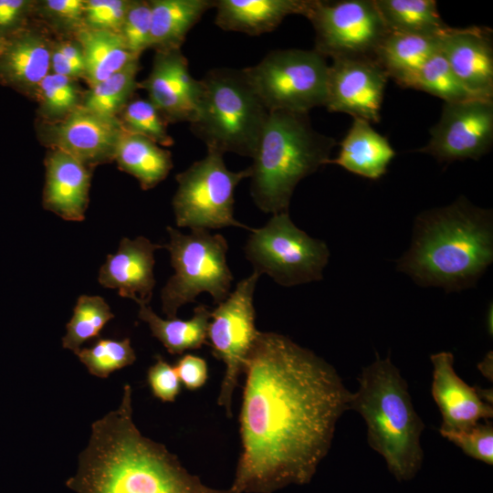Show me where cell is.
Segmentation results:
<instances>
[{"label":"cell","mask_w":493,"mask_h":493,"mask_svg":"<svg viewBox=\"0 0 493 493\" xmlns=\"http://www.w3.org/2000/svg\"><path fill=\"white\" fill-rule=\"evenodd\" d=\"M150 47L156 51L181 49L190 29L215 0H152Z\"/></svg>","instance_id":"obj_25"},{"label":"cell","mask_w":493,"mask_h":493,"mask_svg":"<svg viewBox=\"0 0 493 493\" xmlns=\"http://www.w3.org/2000/svg\"><path fill=\"white\" fill-rule=\"evenodd\" d=\"M311 0H217L215 22L226 31L258 36L290 15L306 16Z\"/></svg>","instance_id":"obj_21"},{"label":"cell","mask_w":493,"mask_h":493,"mask_svg":"<svg viewBox=\"0 0 493 493\" xmlns=\"http://www.w3.org/2000/svg\"><path fill=\"white\" fill-rule=\"evenodd\" d=\"M222 153L207 150V154L176 175L178 188L173 198L175 222L179 227L219 229L236 226L250 229L234 216L235 190L250 177L247 167L227 169Z\"/></svg>","instance_id":"obj_10"},{"label":"cell","mask_w":493,"mask_h":493,"mask_svg":"<svg viewBox=\"0 0 493 493\" xmlns=\"http://www.w3.org/2000/svg\"><path fill=\"white\" fill-rule=\"evenodd\" d=\"M359 388L351 393L349 409L358 412L367 425L370 446L385 459L399 479H410L421 467L420 437L425 424L412 403L408 385L390 357H379L363 368Z\"/></svg>","instance_id":"obj_5"},{"label":"cell","mask_w":493,"mask_h":493,"mask_svg":"<svg viewBox=\"0 0 493 493\" xmlns=\"http://www.w3.org/2000/svg\"><path fill=\"white\" fill-rule=\"evenodd\" d=\"M200 82L191 131L207 150L252 158L269 111L244 68H214Z\"/></svg>","instance_id":"obj_6"},{"label":"cell","mask_w":493,"mask_h":493,"mask_svg":"<svg viewBox=\"0 0 493 493\" xmlns=\"http://www.w3.org/2000/svg\"><path fill=\"white\" fill-rule=\"evenodd\" d=\"M161 247L144 236L122 238L117 252L108 255L100 267L99 282L137 304H149L155 286L154 252Z\"/></svg>","instance_id":"obj_19"},{"label":"cell","mask_w":493,"mask_h":493,"mask_svg":"<svg viewBox=\"0 0 493 493\" xmlns=\"http://www.w3.org/2000/svg\"><path fill=\"white\" fill-rule=\"evenodd\" d=\"M141 86L167 122H190L194 117L201 82L191 75L181 49L156 51L152 70Z\"/></svg>","instance_id":"obj_16"},{"label":"cell","mask_w":493,"mask_h":493,"mask_svg":"<svg viewBox=\"0 0 493 493\" xmlns=\"http://www.w3.org/2000/svg\"><path fill=\"white\" fill-rule=\"evenodd\" d=\"M119 168L140 183L142 189L156 186L166 178L173 168L170 152L142 135L124 128L116 143L114 157Z\"/></svg>","instance_id":"obj_26"},{"label":"cell","mask_w":493,"mask_h":493,"mask_svg":"<svg viewBox=\"0 0 493 493\" xmlns=\"http://www.w3.org/2000/svg\"><path fill=\"white\" fill-rule=\"evenodd\" d=\"M492 260V211L461 196L416 217L411 246L397 269L421 286L460 291L474 287Z\"/></svg>","instance_id":"obj_3"},{"label":"cell","mask_w":493,"mask_h":493,"mask_svg":"<svg viewBox=\"0 0 493 493\" xmlns=\"http://www.w3.org/2000/svg\"><path fill=\"white\" fill-rule=\"evenodd\" d=\"M78 39L84 56V79L90 87L139 59L119 33L83 27L78 31Z\"/></svg>","instance_id":"obj_27"},{"label":"cell","mask_w":493,"mask_h":493,"mask_svg":"<svg viewBox=\"0 0 493 493\" xmlns=\"http://www.w3.org/2000/svg\"><path fill=\"white\" fill-rule=\"evenodd\" d=\"M336 158L328 164H337L354 174L376 180L387 171L395 152L387 138L378 133L367 121L353 119Z\"/></svg>","instance_id":"obj_23"},{"label":"cell","mask_w":493,"mask_h":493,"mask_svg":"<svg viewBox=\"0 0 493 493\" xmlns=\"http://www.w3.org/2000/svg\"><path fill=\"white\" fill-rule=\"evenodd\" d=\"M259 277L253 271L241 279L229 296L211 310L207 340L214 356L226 366L217 404L227 416L232 415L234 392L259 331L256 328L254 307V293Z\"/></svg>","instance_id":"obj_11"},{"label":"cell","mask_w":493,"mask_h":493,"mask_svg":"<svg viewBox=\"0 0 493 493\" xmlns=\"http://www.w3.org/2000/svg\"><path fill=\"white\" fill-rule=\"evenodd\" d=\"M75 354L89 372L99 378H107L111 372L131 365L136 360L129 338L99 339L92 346L80 348Z\"/></svg>","instance_id":"obj_33"},{"label":"cell","mask_w":493,"mask_h":493,"mask_svg":"<svg viewBox=\"0 0 493 493\" xmlns=\"http://www.w3.org/2000/svg\"><path fill=\"white\" fill-rule=\"evenodd\" d=\"M388 33L442 37L446 25L434 0H374Z\"/></svg>","instance_id":"obj_28"},{"label":"cell","mask_w":493,"mask_h":493,"mask_svg":"<svg viewBox=\"0 0 493 493\" xmlns=\"http://www.w3.org/2000/svg\"><path fill=\"white\" fill-rule=\"evenodd\" d=\"M122 131L117 117L102 116L81 105L64 118L40 127L47 146L68 153L88 167L113 159Z\"/></svg>","instance_id":"obj_15"},{"label":"cell","mask_w":493,"mask_h":493,"mask_svg":"<svg viewBox=\"0 0 493 493\" xmlns=\"http://www.w3.org/2000/svg\"><path fill=\"white\" fill-rule=\"evenodd\" d=\"M441 37L388 33L375 50L374 59L403 88H412L427 59L440 49Z\"/></svg>","instance_id":"obj_24"},{"label":"cell","mask_w":493,"mask_h":493,"mask_svg":"<svg viewBox=\"0 0 493 493\" xmlns=\"http://www.w3.org/2000/svg\"><path fill=\"white\" fill-rule=\"evenodd\" d=\"M67 486L76 493H236L206 486L163 444L142 435L133 422L129 383L119 406L91 425Z\"/></svg>","instance_id":"obj_2"},{"label":"cell","mask_w":493,"mask_h":493,"mask_svg":"<svg viewBox=\"0 0 493 493\" xmlns=\"http://www.w3.org/2000/svg\"><path fill=\"white\" fill-rule=\"evenodd\" d=\"M170 240L163 246L170 253L174 270L161 292L162 309L167 319L206 292L214 303L223 302L231 292L234 277L227 265L228 243L221 234L194 229L185 235L167 227Z\"/></svg>","instance_id":"obj_7"},{"label":"cell","mask_w":493,"mask_h":493,"mask_svg":"<svg viewBox=\"0 0 493 493\" xmlns=\"http://www.w3.org/2000/svg\"><path fill=\"white\" fill-rule=\"evenodd\" d=\"M43 206L67 221L84 220L91 173L75 157L52 149L45 159Z\"/></svg>","instance_id":"obj_20"},{"label":"cell","mask_w":493,"mask_h":493,"mask_svg":"<svg viewBox=\"0 0 493 493\" xmlns=\"http://www.w3.org/2000/svg\"><path fill=\"white\" fill-rule=\"evenodd\" d=\"M174 369L183 385L191 391L197 390L205 385L208 379V367L205 359L185 354L181 357Z\"/></svg>","instance_id":"obj_41"},{"label":"cell","mask_w":493,"mask_h":493,"mask_svg":"<svg viewBox=\"0 0 493 493\" xmlns=\"http://www.w3.org/2000/svg\"><path fill=\"white\" fill-rule=\"evenodd\" d=\"M28 6L29 2L25 0H0V30L16 26Z\"/></svg>","instance_id":"obj_42"},{"label":"cell","mask_w":493,"mask_h":493,"mask_svg":"<svg viewBox=\"0 0 493 493\" xmlns=\"http://www.w3.org/2000/svg\"><path fill=\"white\" fill-rule=\"evenodd\" d=\"M131 1L85 0V27L121 32Z\"/></svg>","instance_id":"obj_38"},{"label":"cell","mask_w":493,"mask_h":493,"mask_svg":"<svg viewBox=\"0 0 493 493\" xmlns=\"http://www.w3.org/2000/svg\"><path fill=\"white\" fill-rule=\"evenodd\" d=\"M457 446L467 456L485 462L493 463V424L489 420L478 422L473 427L457 432L441 434Z\"/></svg>","instance_id":"obj_37"},{"label":"cell","mask_w":493,"mask_h":493,"mask_svg":"<svg viewBox=\"0 0 493 493\" xmlns=\"http://www.w3.org/2000/svg\"><path fill=\"white\" fill-rule=\"evenodd\" d=\"M244 70L268 111L309 113L325 106L329 65L314 48L273 50Z\"/></svg>","instance_id":"obj_9"},{"label":"cell","mask_w":493,"mask_h":493,"mask_svg":"<svg viewBox=\"0 0 493 493\" xmlns=\"http://www.w3.org/2000/svg\"><path fill=\"white\" fill-rule=\"evenodd\" d=\"M480 372L488 378L490 381H492V356L490 353L486 356V358L482 361V362L478 365Z\"/></svg>","instance_id":"obj_43"},{"label":"cell","mask_w":493,"mask_h":493,"mask_svg":"<svg viewBox=\"0 0 493 493\" xmlns=\"http://www.w3.org/2000/svg\"><path fill=\"white\" fill-rule=\"evenodd\" d=\"M139 60L90 87L80 104L85 109L106 117H117L137 88Z\"/></svg>","instance_id":"obj_30"},{"label":"cell","mask_w":493,"mask_h":493,"mask_svg":"<svg viewBox=\"0 0 493 493\" xmlns=\"http://www.w3.org/2000/svg\"><path fill=\"white\" fill-rule=\"evenodd\" d=\"M75 79L55 73L42 79L36 94L43 115L58 121L80 106V91Z\"/></svg>","instance_id":"obj_35"},{"label":"cell","mask_w":493,"mask_h":493,"mask_svg":"<svg viewBox=\"0 0 493 493\" xmlns=\"http://www.w3.org/2000/svg\"><path fill=\"white\" fill-rule=\"evenodd\" d=\"M335 145L312 128L308 113L269 111L248 167L256 206L271 215L288 212L298 184L328 164Z\"/></svg>","instance_id":"obj_4"},{"label":"cell","mask_w":493,"mask_h":493,"mask_svg":"<svg viewBox=\"0 0 493 493\" xmlns=\"http://www.w3.org/2000/svg\"><path fill=\"white\" fill-rule=\"evenodd\" d=\"M2 44H3V41L0 39V49H1Z\"/></svg>","instance_id":"obj_44"},{"label":"cell","mask_w":493,"mask_h":493,"mask_svg":"<svg viewBox=\"0 0 493 493\" xmlns=\"http://www.w3.org/2000/svg\"><path fill=\"white\" fill-rule=\"evenodd\" d=\"M388 79L374 58H334L329 65L325 107L330 112L379 122Z\"/></svg>","instance_id":"obj_14"},{"label":"cell","mask_w":493,"mask_h":493,"mask_svg":"<svg viewBox=\"0 0 493 493\" xmlns=\"http://www.w3.org/2000/svg\"><path fill=\"white\" fill-rule=\"evenodd\" d=\"M432 396L442 414L440 434L464 431L481 420L493 417V407L484 402L477 387L469 386L454 369V355L449 351L432 354Z\"/></svg>","instance_id":"obj_17"},{"label":"cell","mask_w":493,"mask_h":493,"mask_svg":"<svg viewBox=\"0 0 493 493\" xmlns=\"http://www.w3.org/2000/svg\"><path fill=\"white\" fill-rule=\"evenodd\" d=\"M52 47L39 33L21 31L4 41L0 49V79L35 93L49 73Z\"/></svg>","instance_id":"obj_22"},{"label":"cell","mask_w":493,"mask_h":493,"mask_svg":"<svg viewBox=\"0 0 493 493\" xmlns=\"http://www.w3.org/2000/svg\"><path fill=\"white\" fill-rule=\"evenodd\" d=\"M243 373L241 452L230 488L274 493L309 483L351 393L330 363L277 332L258 331Z\"/></svg>","instance_id":"obj_1"},{"label":"cell","mask_w":493,"mask_h":493,"mask_svg":"<svg viewBox=\"0 0 493 493\" xmlns=\"http://www.w3.org/2000/svg\"><path fill=\"white\" fill-rule=\"evenodd\" d=\"M139 305V318L146 322L153 337L158 339L171 354H182L196 350L207 342V328L211 310L200 304L189 320L163 319L148 304Z\"/></svg>","instance_id":"obj_29"},{"label":"cell","mask_w":493,"mask_h":493,"mask_svg":"<svg viewBox=\"0 0 493 493\" xmlns=\"http://www.w3.org/2000/svg\"><path fill=\"white\" fill-rule=\"evenodd\" d=\"M151 26L150 2L131 1L120 34L130 52L136 58L150 47Z\"/></svg>","instance_id":"obj_36"},{"label":"cell","mask_w":493,"mask_h":493,"mask_svg":"<svg viewBox=\"0 0 493 493\" xmlns=\"http://www.w3.org/2000/svg\"><path fill=\"white\" fill-rule=\"evenodd\" d=\"M440 50L453 72L476 99L493 100V46L488 27H453Z\"/></svg>","instance_id":"obj_18"},{"label":"cell","mask_w":493,"mask_h":493,"mask_svg":"<svg viewBox=\"0 0 493 493\" xmlns=\"http://www.w3.org/2000/svg\"><path fill=\"white\" fill-rule=\"evenodd\" d=\"M412 89L423 90L445 100L458 102L474 98L453 72L446 58L439 49L423 65Z\"/></svg>","instance_id":"obj_32"},{"label":"cell","mask_w":493,"mask_h":493,"mask_svg":"<svg viewBox=\"0 0 493 493\" xmlns=\"http://www.w3.org/2000/svg\"><path fill=\"white\" fill-rule=\"evenodd\" d=\"M121 113L120 121L127 131L146 137L162 146L173 144L167 131V121L149 100H131Z\"/></svg>","instance_id":"obj_34"},{"label":"cell","mask_w":493,"mask_h":493,"mask_svg":"<svg viewBox=\"0 0 493 493\" xmlns=\"http://www.w3.org/2000/svg\"><path fill=\"white\" fill-rule=\"evenodd\" d=\"M306 17L323 57L372 58L388 34L374 0H311Z\"/></svg>","instance_id":"obj_12"},{"label":"cell","mask_w":493,"mask_h":493,"mask_svg":"<svg viewBox=\"0 0 493 493\" xmlns=\"http://www.w3.org/2000/svg\"><path fill=\"white\" fill-rule=\"evenodd\" d=\"M249 230L245 256L259 276L266 274L283 287L322 279L328 246L299 229L288 212L274 214L264 226Z\"/></svg>","instance_id":"obj_8"},{"label":"cell","mask_w":493,"mask_h":493,"mask_svg":"<svg viewBox=\"0 0 493 493\" xmlns=\"http://www.w3.org/2000/svg\"><path fill=\"white\" fill-rule=\"evenodd\" d=\"M46 13L62 26L80 30L85 27V0H47Z\"/></svg>","instance_id":"obj_40"},{"label":"cell","mask_w":493,"mask_h":493,"mask_svg":"<svg viewBox=\"0 0 493 493\" xmlns=\"http://www.w3.org/2000/svg\"><path fill=\"white\" fill-rule=\"evenodd\" d=\"M493 143V100L445 102L428 143L418 150L439 162L477 160Z\"/></svg>","instance_id":"obj_13"},{"label":"cell","mask_w":493,"mask_h":493,"mask_svg":"<svg viewBox=\"0 0 493 493\" xmlns=\"http://www.w3.org/2000/svg\"><path fill=\"white\" fill-rule=\"evenodd\" d=\"M113 318L110 306L101 297L81 295L67 323L63 348L76 353L85 341L100 336L103 327Z\"/></svg>","instance_id":"obj_31"},{"label":"cell","mask_w":493,"mask_h":493,"mask_svg":"<svg viewBox=\"0 0 493 493\" xmlns=\"http://www.w3.org/2000/svg\"><path fill=\"white\" fill-rule=\"evenodd\" d=\"M152 394L163 402H174L181 390V382L173 366L161 356L147 372Z\"/></svg>","instance_id":"obj_39"}]
</instances>
